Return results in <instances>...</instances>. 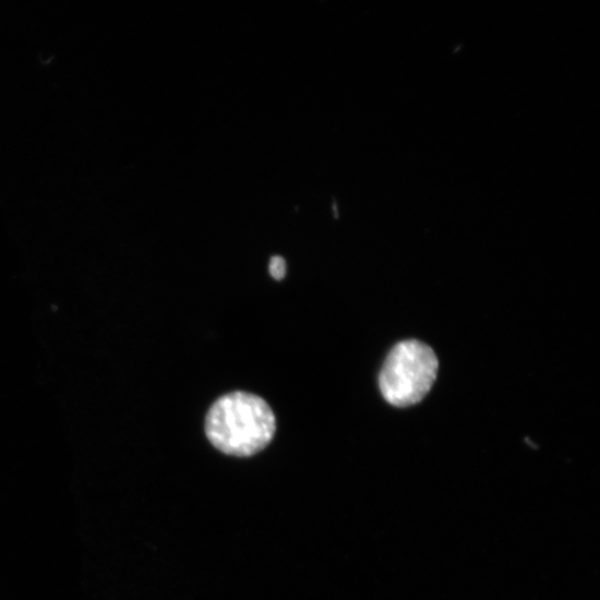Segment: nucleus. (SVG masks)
<instances>
[{
    "label": "nucleus",
    "instance_id": "2",
    "mask_svg": "<svg viewBox=\"0 0 600 600\" xmlns=\"http://www.w3.org/2000/svg\"><path fill=\"white\" fill-rule=\"evenodd\" d=\"M439 359L434 350L418 340L397 344L386 358L380 375L384 398L396 407L423 400L434 385Z\"/></svg>",
    "mask_w": 600,
    "mask_h": 600
},
{
    "label": "nucleus",
    "instance_id": "3",
    "mask_svg": "<svg viewBox=\"0 0 600 600\" xmlns=\"http://www.w3.org/2000/svg\"><path fill=\"white\" fill-rule=\"evenodd\" d=\"M287 264L280 256H274L269 263V274L276 280H281L286 276Z\"/></svg>",
    "mask_w": 600,
    "mask_h": 600
},
{
    "label": "nucleus",
    "instance_id": "1",
    "mask_svg": "<svg viewBox=\"0 0 600 600\" xmlns=\"http://www.w3.org/2000/svg\"><path fill=\"white\" fill-rule=\"evenodd\" d=\"M205 431L209 442L224 454L250 457L269 445L276 432V418L260 396L235 392L212 406Z\"/></svg>",
    "mask_w": 600,
    "mask_h": 600
}]
</instances>
